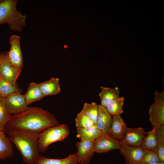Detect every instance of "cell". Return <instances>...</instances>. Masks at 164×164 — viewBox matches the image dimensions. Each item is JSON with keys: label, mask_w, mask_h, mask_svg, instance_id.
Instances as JSON below:
<instances>
[{"label": "cell", "mask_w": 164, "mask_h": 164, "mask_svg": "<svg viewBox=\"0 0 164 164\" xmlns=\"http://www.w3.org/2000/svg\"><path fill=\"white\" fill-rule=\"evenodd\" d=\"M78 162L76 153L61 159H50L40 156L35 164H77Z\"/></svg>", "instance_id": "d6986e66"}, {"label": "cell", "mask_w": 164, "mask_h": 164, "mask_svg": "<svg viewBox=\"0 0 164 164\" xmlns=\"http://www.w3.org/2000/svg\"><path fill=\"white\" fill-rule=\"evenodd\" d=\"M6 132L19 151L23 160L29 164H35L41 156L38 142L39 132L23 129H11Z\"/></svg>", "instance_id": "7a4b0ae2"}, {"label": "cell", "mask_w": 164, "mask_h": 164, "mask_svg": "<svg viewBox=\"0 0 164 164\" xmlns=\"http://www.w3.org/2000/svg\"><path fill=\"white\" fill-rule=\"evenodd\" d=\"M144 150L140 163L150 164L161 162L156 152L151 151Z\"/></svg>", "instance_id": "83f0119b"}, {"label": "cell", "mask_w": 164, "mask_h": 164, "mask_svg": "<svg viewBox=\"0 0 164 164\" xmlns=\"http://www.w3.org/2000/svg\"><path fill=\"white\" fill-rule=\"evenodd\" d=\"M57 119L48 111L38 107H29L14 114L5 126L6 132L12 129H23L40 132L59 124Z\"/></svg>", "instance_id": "6da1fadb"}, {"label": "cell", "mask_w": 164, "mask_h": 164, "mask_svg": "<svg viewBox=\"0 0 164 164\" xmlns=\"http://www.w3.org/2000/svg\"><path fill=\"white\" fill-rule=\"evenodd\" d=\"M120 150L126 164L140 163L144 151L141 146H133L122 144Z\"/></svg>", "instance_id": "30bf717a"}, {"label": "cell", "mask_w": 164, "mask_h": 164, "mask_svg": "<svg viewBox=\"0 0 164 164\" xmlns=\"http://www.w3.org/2000/svg\"><path fill=\"white\" fill-rule=\"evenodd\" d=\"M67 47V46L66 45L64 46V47L66 48Z\"/></svg>", "instance_id": "4dcf8cb0"}, {"label": "cell", "mask_w": 164, "mask_h": 164, "mask_svg": "<svg viewBox=\"0 0 164 164\" xmlns=\"http://www.w3.org/2000/svg\"><path fill=\"white\" fill-rule=\"evenodd\" d=\"M146 132L142 127H128L124 137L120 142L124 145L140 146Z\"/></svg>", "instance_id": "7c38bea8"}, {"label": "cell", "mask_w": 164, "mask_h": 164, "mask_svg": "<svg viewBox=\"0 0 164 164\" xmlns=\"http://www.w3.org/2000/svg\"><path fill=\"white\" fill-rule=\"evenodd\" d=\"M69 130L66 124H59L49 127L39 133L38 145L40 152H45L51 144L63 141L68 135Z\"/></svg>", "instance_id": "277c9868"}, {"label": "cell", "mask_w": 164, "mask_h": 164, "mask_svg": "<svg viewBox=\"0 0 164 164\" xmlns=\"http://www.w3.org/2000/svg\"><path fill=\"white\" fill-rule=\"evenodd\" d=\"M94 141L81 140L77 142L76 147L78 151L77 152L78 158V163L80 164H87L91 161L94 152Z\"/></svg>", "instance_id": "8fae6325"}, {"label": "cell", "mask_w": 164, "mask_h": 164, "mask_svg": "<svg viewBox=\"0 0 164 164\" xmlns=\"http://www.w3.org/2000/svg\"><path fill=\"white\" fill-rule=\"evenodd\" d=\"M0 60H1V56H0ZM2 78L1 76H0V78Z\"/></svg>", "instance_id": "f546056e"}, {"label": "cell", "mask_w": 164, "mask_h": 164, "mask_svg": "<svg viewBox=\"0 0 164 164\" xmlns=\"http://www.w3.org/2000/svg\"><path fill=\"white\" fill-rule=\"evenodd\" d=\"M20 38L19 36L16 35H12L10 36V48L6 53L11 64L15 67L22 69L23 67V63Z\"/></svg>", "instance_id": "52a82bcc"}, {"label": "cell", "mask_w": 164, "mask_h": 164, "mask_svg": "<svg viewBox=\"0 0 164 164\" xmlns=\"http://www.w3.org/2000/svg\"><path fill=\"white\" fill-rule=\"evenodd\" d=\"M40 90L44 97L56 95L61 91L59 79L53 77L49 80L39 84Z\"/></svg>", "instance_id": "9a60e30c"}, {"label": "cell", "mask_w": 164, "mask_h": 164, "mask_svg": "<svg viewBox=\"0 0 164 164\" xmlns=\"http://www.w3.org/2000/svg\"><path fill=\"white\" fill-rule=\"evenodd\" d=\"M11 142L3 131L0 132V160L13 156V150Z\"/></svg>", "instance_id": "ffe728a7"}, {"label": "cell", "mask_w": 164, "mask_h": 164, "mask_svg": "<svg viewBox=\"0 0 164 164\" xmlns=\"http://www.w3.org/2000/svg\"><path fill=\"white\" fill-rule=\"evenodd\" d=\"M137 164H145V163H140ZM150 164H164V163H162V162H159V163H156Z\"/></svg>", "instance_id": "f1b7e54d"}, {"label": "cell", "mask_w": 164, "mask_h": 164, "mask_svg": "<svg viewBox=\"0 0 164 164\" xmlns=\"http://www.w3.org/2000/svg\"><path fill=\"white\" fill-rule=\"evenodd\" d=\"M157 153L160 162L164 163V124L157 130Z\"/></svg>", "instance_id": "cb8c5ba5"}, {"label": "cell", "mask_w": 164, "mask_h": 164, "mask_svg": "<svg viewBox=\"0 0 164 164\" xmlns=\"http://www.w3.org/2000/svg\"><path fill=\"white\" fill-rule=\"evenodd\" d=\"M112 118L109 135L113 138L121 142L128 127L120 115L113 116Z\"/></svg>", "instance_id": "4fadbf2b"}, {"label": "cell", "mask_w": 164, "mask_h": 164, "mask_svg": "<svg viewBox=\"0 0 164 164\" xmlns=\"http://www.w3.org/2000/svg\"><path fill=\"white\" fill-rule=\"evenodd\" d=\"M158 128L153 127L151 131L147 132L146 135L145 136L141 145L144 150L152 151L157 153Z\"/></svg>", "instance_id": "ac0fdd59"}, {"label": "cell", "mask_w": 164, "mask_h": 164, "mask_svg": "<svg viewBox=\"0 0 164 164\" xmlns=\"http://www.w3.org/2000/svg\"><path fill=\"white\" fill-rule=\"evenodd\" d=\"M17 0L0 1V25L5 23L15 32H21L26 25V15H22L16 8Z\"/></svg>", "instance_id": "3957f363"}, {"label": "cell", "mask_w": 164, "mask_h": 164, "mask_svg": "<svg viewBox=\"0 0 164 164\" xmlns=\"http://www.w3.org/2000/svg\"><path fill=\"white\" fill-rule=\"evenodd\" d=\"M112 119V116L106 108L99 105L98 114L96 125L102 134L109 135Z\"/></svg>", "instance_id": "5bb4252c"}, {"label": "cell", "mask_w": 164, "mask_h": 164, "mask_svg": "<svg viewBox=\"0 0 164 164\" xmlns=\"http://www.w3.org/2000/svg\"><path fill=\"white\" fill-rule=\"evenodd\" d=\"M75 120L77 128H87L95 125L90 118L81 111L77 114Z\"/></svg>", "instance_id": "4316f807"}, {"label": "cell", "mask_w": 164, "mask_h": 164, "mask_svg": "<svg viewBox=\"0 0 164 164\" xmlns=\"http://www.w3.org/2000/svg\"></svg>", "instance_id": "1f68e13d"}, {"label": "cell", "mask_w": 164, "mask_h": 164, "mask_svg": "<svg viewBox=\"0 0 164 164\" xmlns=\"http://www.w3.org/2000/svg\"><path fill=\"white\" fill-rule=\"evenodd\" d=\"M121 144L120 141L115 139L108 134H103L94 141V152L103 153L116 149H120Z\"/></svg>", "instance_id": "9c48e42d"}, {"label": "cell", "mask_w": 164, "mask_h": 164, "mask_svg": "<svg viewBox=\"0 0 164 164\" xmlns=\"http://www.w3.org/2000/svg\"><path fill=\"white\" fill-rule=\"evenodd\" d=\"M6 109L10 114H16L24 110L28 107L24 95L20 93L12 94L5 98Z\"/></svg>", "instance_id": "ba28073f"}, {"label": "cell", "mask_w": 164, "mask_h": 164, "mask_svg": "<svg viewBox=\"0 0 164 164\" xmlns=\"http://www.w3.org/2000/svg\"><path fill=\"white\" fill-rule=\"evenodd\" d=\"M77 137L80 140L95 141L102 135L96 125L87 128H77Z\"/></svg>", "instance_id": "2e32d148"}, {"label": "cell", "mask_w": 164, "mask_h": 164, "mask_svg": "<svg viewBox=\"0 0 164 164\" xmlns=\"http://www.w3.org/2000/svg\"><path fill=\"white\" fill-rule=\"evenodd\" d=\"M81 112L90 118L96 125L98 114V105L96 103H85Z\"/></svg>", "instance_id": "d4e9b609"}, {"label": "cell", "mask_w": 164, "mask_h": 164, "mask_svg": "<svg viewBox=\"0 0 164 164\" xmlns=\"http://www.w3.org/2000/svg\"><path fill=\"white\" fill-rule=\"evenodd\" d=\"M27 105L40 101L44 96L39 87V84L32 82L29 85L26 93L24 94Z\"/></svg>", "instance_id": "44dd1931"}, {"label": "cell", "mask_w": 164, "mask_h": 164, "mask_svg": "<svg viewBox=\"0 0 164 164\" xmlns=\"http://www.w3.org/2000/svg\"><path fill=\"white\" fill-rule=\"evenodd\" d=\"M18 84L8 81L2 78H0V95L5 98L9 95L16 92L20 93Z\"/></svg>", "instance_id": "7402d4cb"}, {"label": "cell", "mask_w": 164, "mask_h": 164, "mask_svg": "<svg viewBox=\"0 0 164 164\" xmlns=\"http://www.w3.org/2000/svg\"><path fill=\"white\" fill-rule=\"evenodd\" d=\"M0 55V76L8 81L16 83V80L21 72L22 69L15 67L11 64L6 52H4Z\"/></svg>", "instance_id": "8992f818"}, {"label": "cell", "mask_w": 164, "mask_h": 164, "mask_svg": "<svg viewBox=\"0 0 164 164\" xmlns=\"http://www.w3.org/2000/svg\"><path fill=\"white\" fill-rule=\"evenodd\" d=\"M101 91L99 94L100 105L105 108L110 102L120 97V90L117 87L112 88L101 86Z\"/></svg>", "instance_id": "e0dca14e"}, {"label": "cell", "mask_w": 164, "mask_h": 164, "mask_svg": "<svg viewBox=\"0 0 164 164\" xmlns=\"http://www.w3.org/2000/svg\"><path fill=\"white\" fill-rule=\"evenodd\" d=\"M154 102L149 108V114L152 125L158 128L164 124V91L159 92L155 90Z\"/></svg>", "instance_id": "5b68a950"}, {"label": "cell", "mask_w": 164, "mask_h": 164, "mask_svg": "<svg viewBox=\"0 0 164 164\" xmlns=\"http://www.w3.org/2000/svg\"><path fill=\"white\" fill-rule=\"evenodd\" d=\"M12 115L8 111L5 104V98L0 95V132L10 120Z\"/></svg>", "instance_id": "484cf974"}, {"label": "cell", "mask_w": 164, "mask_h": 164, "mask_svg": "<svg viewBox=\"0 0 164 164\" xmlns=\"http://www.w3.org/2000/svg\"><path fill=\"white\" fill-rule=\"evenodd\" d=\"M124 101V97H120L110 102L106 108L112 116L120 115L123 112L122 107Z\"/></svg>", "instance_id": "603a6c76"}]
</instances>
